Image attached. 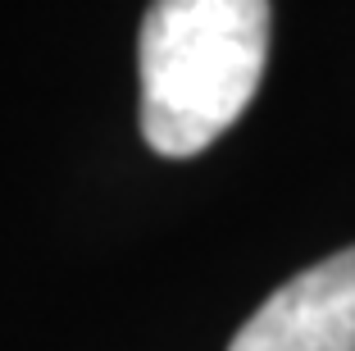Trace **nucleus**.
<instances>
[{
  "instance_id": "f257e3e1",
  "label": "nucleus",
  "mask_w": 355,
  "mask_h": 351,
  "mask_svg": "<svg viewBox=\"0 0 355 351\" xmlns=\"http://www.w3.org/2000/svg\"><path fill=\"white\" fill-rule=\"evenodd\" d=\"M269 60V0H150L137 69L150 151L187 160L251 105Z\"/></svg>"
},
{
  "instance_id": "f03ea898",
  "label": "nucleus",
  "mask_w": 355,
  "mask_h": 351,
  "mask_svg": "<svg viewBox=\"0 0 355 351\" xmlns=\"http://www.w3.org/2000/svg\"><path fill=\"white\" fill-rule=\"evenodd\" d=\"M228 351H355V247L287 279Z\"/></svg>"
}]
</instances>
